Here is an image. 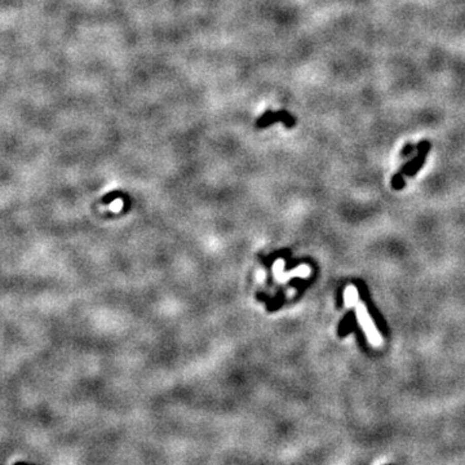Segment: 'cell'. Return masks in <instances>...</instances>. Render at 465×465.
Listing matches in <instances>:
<instances>
[{
    "label": "cell",
    "mask_w": 465,
    "mask_h": 465,
    "mask_svg": "<svg viewBox=\"0 0 465 465\" xmlns=\"http://www.w3.org/2000/svg\"><path fill=\"white\" fill-rule=\"evenodd\" d=\"M357 315H358V321H359L360 326L364 328V332H366L367 338H369L370 343H372L374 345H380L381 344V338L379 335V332H377L376 327H375L374 322L371 321V318H370L369 313H367L366 307L363 305V304H359L357 307Z\"/></svg>",
    "instance_id": "obj_1"
},
{
    "label": "cell",
    "mask_w": 465,
    "mask_h": 465,
    "mask_svg": "<svg viewBox=\"0 0 465 465\" xmlns=\"http://www.w3.org/2000/svg\"><path fill=\"white\" fill-rule=\"evenodd\" d=\"M274 120H281V122H284L287 127H293V124H295V119H293L292 116L289 115L287 111H278V113L267 111V113L261 116L257 122H256V125H257L258 128L267 127V125L272 124Z\"/></svg>",
    "instance_id": "obj_2"
},
{
    "label": "cell",
    "mask_w": 465,
    "mask_h": 465,
    "mask_svg": "<svg viewBox=\"0 0 465 465\" xmlns=\"http://www.w3.org/2000/svg\"><path fill=\"white\" fill-rule=\"evenodd\" d=\"M345 300H346L345 303L348 307H352V305H354L355 300H357V289H355L354 287H348V288H346Z\"/></svg>",
    "instance_id": "obj_3"
}]
</instances>
